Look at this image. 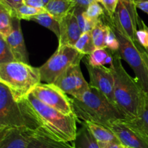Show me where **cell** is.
<instances>
[{"label":"cell","instance_id":"obj_4","mask_svg":"<svg viewBox=\"0 0 148 148\" xmlns=\"http://www.w3.org/2000/svg\"><path fill=\"white\" fill-rule=\"evenodd\" d=\"M34 110L41 128L50 137L59 141L69 143L76 137L77 121L75 115H65L46 105L31 93L26 98Z\"/></svg>","mask_w":148,"mask_h":148},{"label":"cell","instance_id":"obj_23","mask_svg":"<svg viewBox=\"0 0 148 148\" xmlns=\"http://www.w3.org/2000/svg\"><path fill=\"white\" fill-rule=\"evenodd\" d=\"M30 20L36 22L38 24L50 30L56 35L57 38L59 39L60 36V22L51 15L48 12L34 16L31 17Z\"/></svg>","mask_w":148,"mask_h":148},{"label":"cell","instance_id":"obj_1","mask_svg":"<svg viewBox=\"0 0 148 148\" xmlns=\"http://www.w3.org/2000/svg\"><path fill=\"white\" fill-rule=\"evenodd\" d=\"M74 114L83 122H93L109 127L112 123L124 120L121 111L97 88L90 85L88 90L70 98Z\"/></svg>","mask_w":148,"mask_h":148},{"label":"cell","instance_id":"obj_20","mask_svg":"<svg viewBox=\"0 0 148 148\" xmlns=\"http://www.w3.org/2000/svg\"><path fill=\"white\" fill-rule=\"evenodd\" d=\"M15 11L4 1L0 0V36L4 38L10 34L12 29V18Z\"/></svg>","mask_w":148,"mask_h":148},{"label":"cell","instance_id":"obj_15","mask_svg":"<svg viewBox=\"0 0 148 148\" xmlns=\"http://www.w3.org/2000/svg\"><path fill=\"white\" fill-rule=\"evenodd\" d=\"M82 33L72 10L60 21V36L58 39L59 46H74Z\"/></svg>","mask_w":148,"mask_h":148},{"label":"cell","instance_id":"obj_7","mask_svg":"<svg viewBox=\"0 0 148 148\" xmlns=\"http://www.w3.org/2000/svg\"><path fill=\"white\" fill-rule=\"evenodd\" d=\"M84 57L85 55L79 53L74 46H58L54 53L39 67L41 82L53 84L66 69L79 63Z\"/></svg>","mask_w":148,"mask_h":148},{"label":"cell","instance_id":"obj_35","mask_svg":"<svg viewBox=\"0 0 148 148\" xmlns=\"http://www.w3.org/2000/svg\"><path fill=\"white\" fill-rule=\"evenodd\" d=\"M25 4L36 8H45V4L42 0H27L25 2Z\"/></svg>","mask_w":148,"mask_h":148},{"label":"cell","instance_id":"obj_32","mask_svg":"<svg viewBox=\"0 0 148 148\" xmlns=\"http://www.w3.org/2000/svg\"><path fill=\"white\" fill-rule=\"evenodd\" d=\"M119 1V0H102L101 3L105 8L106 14L109 17H113L115 14Z\"/></svg>","mask_w":148,"mask_h":148},{"label":"cell","instance_id":"obj_36","mask_svg":"<svg viewBox=\"0 0 148 148\" xmlns=\"http://www.w3.org/2000/svg\"><path fill=\"white\" fill-rule=\"evenodd\" d=\"M100 148H127L121 143H98Z\"/></svg>","mask_w":148,"mask_h":148},{"label":"cell","instance_id":"obj_27","mask_svg":"<svg viewBox=\"0 0 148 148\" xmlns=\"http://www.w3.org/2000/svg\"><path fill=\"white\" fill-rule=\"evenodd\" d=\"M44 12H47L46 8H36V7H30L25 4H22L15 10L16 17H18L20 20H30L31 17Z\"/></svg>","mask_w":148,"mask_h":148},{"label":"cell","instance_id":"obj_28","mask_svg":"<svg viewBox=\"0 0 148 148\" xmlns=\"http://www.w3.org/2000/svg\"><path fill=\"white\" fill-rule=\"evenodd\" d=\"M10 45L4 37L0 36V64L16 62Z\"/></svg>","mask_w":148,"mask_h":148},{"label":"cell","instance_id":"obj_5","mask_svg":"<svg viewBox=\"0 0 148 148\" xmlns=\"http://www.w3.org/2000/svg\"><path fill=\"white\" fill-rule=\"evenodd\" d=\"M7 127L37 130L41 126L27 98L17 101L8 88L0 83V129Z\"/></svg>","mask_w":148,"mask_h":148},{"label":"cell","instance_id":"obj_16","mask_svg":"<svg viewBox=\"0 0 148 148\" xmlns=\"http://www.w3.org/2000/svg\"><path fill=\"white\" fill-rule=\"evenodd\" d=\"M124 121L148 140V95L143 92L136 117Z\"/></svg>","mask_w":148,"mask_h":148},{"label":"cell","instance_id":"obj_30","mask_svg":"<svg viewBox=\"0 0 148 148\" xmlns=\"http://www.w3.org/2000/svg\"><path fill=\"white\" fill-rule=\"evenodd\" d=\"M105 22V21H104ZM107 25V24H106ZM105 48L111 51H118L119 49V42L118 38L116 36L114 30L111 27L108 25V30H107L106 37L105 40Z\"/></svg>","mask_w":148,"mask_h":148},{"label":"cell","instance_id":"obj_31","mask_svg":"<svg viewBox=\"0 0 148 148\" xmlns=\"http://www.w3.org/2000/svg\"><path fill=\"white\" fill-rule=\"evenodd\" d=\"M137 41L145 49H148V27L141 20L137 31Z\"/></svg>","mask_w":148,"mask_h":148},{"label":"cell","instance_id":"obj_10","mask_svg":"<svg viewBox=\"0 0 148 148\" xmlns=\"http://www.w3.org/2000/svg\"><path fill=\"white\" fill-rule=\"evenodd\" d=\"M114 17L126 35L133 41H137V31L141 20L137 12L135 0H119Z\"/></svg>","mask_w":148,"mask_h":148},{"label":"cell","instance_id":"obj_9","mask_svg":"<svg viewBox=\"0 0 148 148\" xmlns=\"http://www.w3.org/2000/svg\"><path fill=\"white\" fill-rule=\"evenodd\" d=\"M53 84L72 98L79 97L90 88V83L85 80L82 75L80 62L69 66Z\"/></svg>","mask_w":148,"mask_h":148},{"label":"cell","instance_id":"obj_26","mask_svg":"<svg viewBox=\"0 0 148 148\" xmlns=\"http://www.w3.org/2000/svg\"><path fill=\"white\" fill-rule=\"evenodd\" d=\"M85 10H86L85 9L81 8L79 7H75L73 9V12L77 20L79 28L82 33L91 31L98 23V21H93L87 17L85 14Z\"/></svg>","mask_w":148,"mask_h":148},{"label":"cell","instance_id":"obj_41","mask_svg":"<svg viewBox=\"0 0 148 148\" xmlns=\"http://www.w3.org/2000/svg\"><path fill=\"white\" fill-rule=\"evenodd\" d=\"M147 51H148V49H147Z\"/></svg>","mask_w":148,"mask_h":148},{"label":"cell","instance_id":"obj_34","mask_svg":"<svg viewBox=\"0 0 148 148\" xmlns=\"http://www.w3.org/2000/svg\"><path fill=\"white\" fill-rule=\"evenodd\" d=\"M75 7H79L87 10L90 4L93 2L95 0H72Z\"/></svg>","mask_w":148,"mask_h":148},{"label":"cell","instance_id":"obj_13","mask_svg":"<svg viewBox=\"0 0 148 148\" xmlns=\"http://www.w3.org/2000/svg\"><path fill=\"white\" fill-rule=\"evenodd\" d=\"M35 132L25 127L0 129V148H27Z\"/></svg>","mask_w":148,"mask_h":148},{"label":"cell","instance_id":"obj_25","mask_svg":"<svg viewBox=\"0 0 148 148\" xmlns=\"http://www.w3.org/2000/svg\"><path fill=\"white\" fill-rule=\"evenodd\" d=\"M74 47L79 53L85 56L90 55L91 53H92L96 48H95L93 40H92L91 31L82 33Z\"/></svg>","mask_w":148,"mask_h":148},{"label":"cell","instance_id":"obj_38","mask_svg":"<svg viewBox=\"0 0 148 148\" xmlns=\"http://www.w3.org/2000/svg\"><path fill=\"white\" fill-rule=\"evenodd\" d=\"M42 1H43V2L44 3V4H45V7H46V6L47 5V4H49V3L50 2V1H51V0H42Z\"/></svg>","mask_w":148,"mask_h":148},{"label":"cell","instance_id":"obj_29","mask_svg":"<svg viewBox=\"0 0 148 148\" xmlns=\"http://www.w3.org/2000/svg\"><path fill=\"white\" fill-rule=\"evenodd\" d=\"M85 14L87 17L90 20L98 22L105 14V13H104L103 7L100 5L98 1L95 0L93 2L90 4L89 7L85 10Z\"/></svg>","mask_w":148,"mask_h":148},{"label":"cell","instance_id":"obj_14","mask_svg":"<svg viewBox=\"0 0 148 148\" xmlns=\"http://www.w3.org/2000/svg\"><path fill=\"white\" fill-rule=\"evenodd\" d=\"M16 60L29 64L28 53L27 51L24 37L22 32L20 19L16 16L12 18V29L10 34L6 38Z\"/></svg>","mask_w":148,"mask_h":148},{"label":"cell","instance_id":"obj_2","mask_svg":"<svg viewBox=\"0 0 148 148\" xmlns=\"http://www.w3.org/2000/svg\"><path fill=\"white\" fill-rule=\"evenodd\" d=\"M112 53L114 60L110 68L114 75L116 105L125 119H131L137 116L143 91L135 78L132 77L125 70L118 52Z\"/></svg>","mask_w":148,"mask_h":148},{"label":"cell","instance_id":"obj_19","mask_svg":"<svg viewBox=\"0 0 148 148\" xmlns=\"http://www.w3.org/2000/svg\"><path fill=\"white\" fill-rule=\"evenodd\" d=\"M82 123L87 126L91 134L98 143H121L109 127L90 121Z\"/></svg>","mask_w":148,"mask_h":148},{"label":"cell","instance_id":"obj_24","mask_svg":"<svg viewBox=\"0 0 148 148\" xmlns=\"http://www.w3.org/2000/svg\"><path fill=\"white\" fill-rule=\"evenodd\" d=\"M108 25L103 20V17L100 19L98 23L91 30L92 40L96 49L105 48V40L106 37Z\"/></svg>","mask_w":148,"mask_h":148},{"label":"cell","instance_id":"obj_40","mask_svg":"<svg viewBox=\"0 0 148 148\" xmlns=\"http://www.w3.org/2000/svg\"><path fill=\"white\" fill-rule=\"evenodd\" d=\"M26 1H27V0H24V1H25V2Z\"/></svg>","mask_w":148,"mask_h":148},{"label":"cell","instance_id":"obj_11","mask_svg":"<svg viewBox=\"0 0 148 148\" xmlns=\"http://www.w3.org/2000/svg\"><path fill=\"white\" fill-rule=\"evenodd\" d=\"M84 64L89 74L90 85L97 88L116 106L114 98V75L111 68L105 66H92L85 61Z\"/></svg>","mask_w":148,"mask_h":148},{"label":"cell","instance_id":"obj_12","mask_svg":"<svg viewBox=\"0 0 148 148\" xmlns=\"http://www.w3.org/2000/svg\"><path fill=\"white\" fill-rule=\"evenodd\" d=\"M121 145L127 148H148V140L124 120L116 121L109 127Z\"/></svg>","mask_w":148,"mask_h":148},{"label":"cell","instance_id":"obj_39","mask_svg":"<svg viewBox=\"0 0 148 148\" xmlns=\"http://www.w3.org/2000/svg\"><path fill=\"white\" fill-rule=\"evenodd\" d=\"M95 1H97L98 2H101V1H102V0H95Z\"/></svg>","mask_w":148,"mask_h":148},{"label":"cell","instance_id":"obj_18","mask_svg":"<svg viewBox=\"0 0 148 148\" xmlns=\"http://www.w3.org/2000/svg\"><path fill=\"white\" fill-rule=\"evenodd\" d=\"M75 7L72 0H51L45 8L51 15L60 22Z\"/></svg>","mask_w":148,"mask_h":148},{"label":"cell","instance_id":"obj_3","mask_svg":"<svg viewBox=\"0 0 148 148\" xmlns=\"http://www.w3.org/2000/svg\"><path fill=\"white\" fill-rule=\"evenodd\" d=\"M103 19L111 27L119 42L117 52L121 59L129 64L135 75V79L143 92L148 95V51L137 41H133L126 35L114 15L105 14Z\"/></svg>","mask_w":148,"mask_h":148},{"label":"cell","instance_id":"obj_8","mask_svg":"<svg viewBox=\"0 0 148 148\" xmlns=\"http://www.w3.org/2000/svg\"><path fill=\"white\" fill-rule=\"evenodd\" d=\"M31 94L46 105L65 115H75L70 98L54 84L40 82L33 89Z\"/></svg>","mask_w":148,"mask_h":148},{"label":"cell","instance_id":"obj_33","mask_svg":"<svg viewBox=\"0 0 148 148\" xmlns=\"http://www.w3.org/2000/svg\"><path fill=\"white\" fill-rule=\"evenodd\" d=\"M7 5L10 6L12 9L15 11L16 9L18 8L22 4H25L24 0H2Z\"/></svg>","mask_w":148,"mask_h":148},{"label":"cell","instance_id":"obj_17","mask_svg":"<svg viewBox=\"0 0 148 148\" xmlns=\"http://www.w3.org/2000/svg\"><path fill=\"white\" fill-rule=\"evenodd\" d=\"M27 148H73L69 143L59 141L50 137L41 127L36 130Z\"/></svg>","mask_w":148,"mask_h":148},{"label":"cell","instance_id":"obj_22","mask_svg":"<svg viewBox=\"0 0 148 148\" xmlns=\"http://www.w3.org/2000/svg\"><path fill=\"white\" fill-rule=\"evenodd\" d=\"M85 58L84 61L92 66H101L105 64L111 66L114 60L112 51L106 48L95 49L92 53L88 55V57Z\"/></svg>","mask_w":148,"mask_h":148},{"label":"cell","instance_id":"obj_37","mask_svg":"<svg viewBox=\"0 0 148 148\" xmlns=\"http://www.w3.org/2000/svg\"><path fill=\"white\" fill-rule=\"evenodd\" d=\"M135 4L137 8L148 14V1H140L139 0H135Z\"/></svg>","mask_w":148,"mask_h":148},{"label":"cell","instance_id":"obj_21","mask_svg":"<svg viewBox=\"0 0 148 148\" xmlns=\"http://www.w3.org/2000/svg\"><path fill=\"white\" fill-rule=\"evenodd\" d=\"M73 148H100L98 142L95 140L84 123L77 133L75 140L72 142Z\"/></svg>","mask_w":148,"mask_h":148},{"label":"cell","instance_id":"obj_6","mask_svg":"<svg viewBox=\"0 0 148 148\" xmlns=\"http://www.w3.org/2000/svg\"><path fill=\"white\" fill-rule=\"evenodd\" d=\"M41 82L39 68L16 62L0 64V83L8 88L14 98H26Z\"/></svg>","mask_w":148,"mask_h":148}]
</instances>
